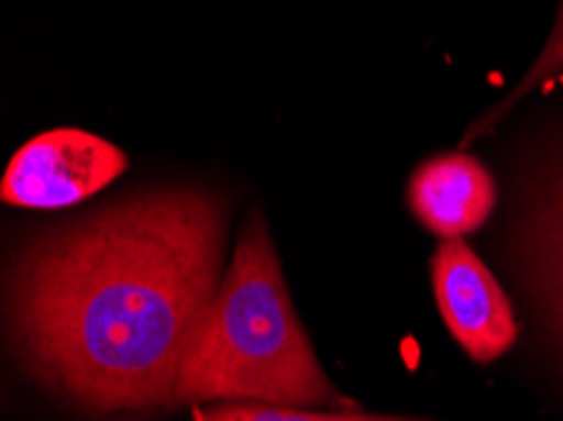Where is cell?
Masks as SVG:
<instances>
[{"label":"cell","instance_id":"6da1fadb","mask_svg":"<svg viewBox=\"0 0 563 421\" xmlns=\"http://www.w3.org/2000/svg\"><path fill=\"white\" fill-rule=\"evenodd\" d=\"M223 253L225 208L200 190L150 192L48 232L13 273L23 361L99 414L169 403Z\"/></svg>","mask_w":563,"mask_h":421},{"label":"cell","instance_id":"7a4b0ae2","mask_svg":"<svg viewBox=\"0 0 563 421\" xmlns=\"http://www.w3.org/2000/svg\"><path fill=\"white\" fill-rule=\"evenodd\" d=\"M263 401L311 409L336 401L288 298L276 247L258 212L187 346L173 403Z\"/></svg>","mask_w":563,"mask_h":421},{"label":"cell","instance_id":"3957f363","mask_svg":"<svg viewBox=\"0 0 563 421\" xmlns=\"http://www.w3.org/2000/svg\"><path fill=\"white\" fill-rule=\"evenodd\" d=\"M126 169L124 152L84 129H51L13 154L0 195L31 210H62L104 190Z\"/></svg>","mask_w":563,"mask_h":421},{"label":"cell","instance_id":"277c9868","mask_svg":"<svg viewBox=\"0 0 563 421\" xmlns=\"http://www.w3.org/2000/svg\"><path fill=\"white\" fill-rule=\"evenodd\" d=\"M432 288L452 339L477 364H490L514 346L518 323L506 290L463 240H445L434 251Z\"/></svg>","mask_w":563,"mask_h":421},{"label":"cell","instance_id":"5b68a950","mask_svg":"<svg viewBox=\"0 0 563 421\" xmlns=\"http://www.w3.org/2000/svg\"><path fill=\"white\" fill-rule=\"evenodd\" d=\"M407 200L430 232L442 240H460L485 225L496 210L498 190L481 162L465 152H452L415 169Z\"/></svg>","mask_w":563,"mask_h":421},{"label":"cell","instance_id":"8992f818","mask_svg":"<svg viewBox=\"0 0 563 421\" xmlns=\"http://www.w3.org/2000/svg\"><path fill=\"white\" fill-rule=\"evenodd\" d=\"M520 253L543 311L563 308V154L528 195Z\"/></svg>","mask_w":563,"mask_h":421},{"label":"cell","instance_id":"52a82bcc","mask_svg":"<svg viewBox=\"0 0 563 421\" xmlns=\"http://www.w3.org/2000/svg\"><path fill=\"white\" fill-rule=\"evenodd\" d=\"M316 411L278 407L263 401H220L216 407L198 409L192 421H313Z\"/></svg>","mask_w":563,"mask_h":421},{"label":"cell","instance_id":"ba28073f","mask_svg":"<svg viewBox=\"0 0 563 421\" xmlns=\"http://www.w3.org/2000/svg\"><path fill=\"white\" fill-rule=\"evenodd\" d=\"M313 421H422V419L377 417V414H360V411H334V414H316Z\"/></svg>","mask_w":563,"mask_h":421},{"label":"cell","instance_id":"9c48e42d","mask_svg":"<svg viewBox=\"0 0 563 421\" xmlns=\"http://www.w3.org/2000/svg\"><path fill=\"white\" fill-rule=\"evenodd\" d=\"M559 68H563V43H561V54H545V58L539 64V68H536L531 79H536L541 71H559Z\"/></svg>","mask_w":563,"mask_h":421}]
</instances>
